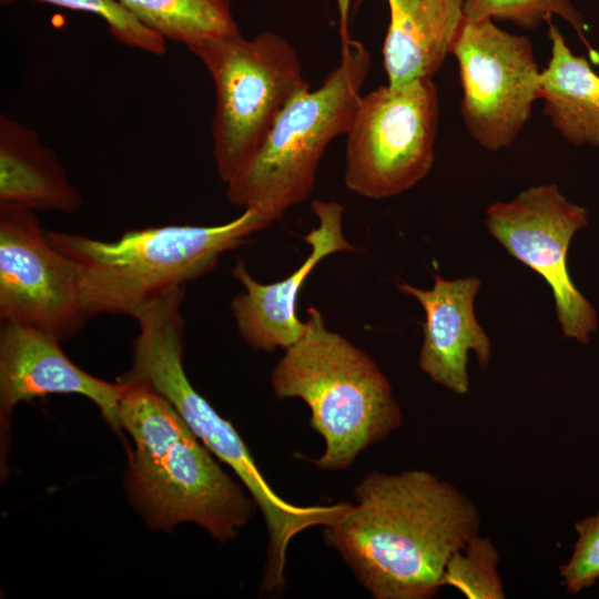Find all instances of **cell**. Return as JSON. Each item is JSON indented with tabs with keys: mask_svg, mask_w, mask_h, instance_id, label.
<instances>
[{
	"mask_svg": "<svg viewBox=\"0 0 599 599\" xmlns=\"http://www.w3.org/2000/svg\"><path fill=\"white\" fill-rule=\"evenodd\" d=\"M354 495L324 541L375 599L436 597L449 557L479 535L475 504L427 470L370 471Z\"/></svg>",
	"mask_w": 599,
	"mask_h": 599,
	"instance_id": "cell-1",
	"label": "cell"
},
{
	"mask_svg": "<svg viewBox=\"0 0 599 599\" xmlns=\"http://www.w3.org/2000/svg\"><path fill=\"white\" fill-rule=\"evenodd\" d=\"M122 430L132 439L125 487L153 529L193 522L214 539L235 538L258 508L246 488L216 463L175 408L149 384L119 379Z\"/></svg>",
	"mask_w": 599,
	"mask_h": 599,
	"instance_id": "cell-2",
	"label": "cell"
},
{
	"mask_svg": "<svg viewBox=\"0 0 599 599\" xmlns=\"http://www.w3.org/2000/svg\"><path fill=\"white\" fill-rule=\"evenodd\" d=\"M183 301L184 287H180L134 317L139 333L132 345L131 367L121 379L146 383L160 393L207 449L236 474L267 527L262 588L274 591L285 585L286 554L292 539L311 527L336 521L349 504L297 506L287 502L267 484L234 426L216 413L186 376Z\"/></svg>",
	"mask_w": 599,
	"mask_h": 599,
	"instance_id": "cell-3",
	"label": "cell"
},
{
	"mask_svg": "<svg viewBox=\"0 0 599 599\" xmlns=\"http://www.w3.org/2000/svg\"><path fill=\"white\" fill-rule=\"evenodd\" d=\"M271 222L252 210L219 225H163L128 230L112 241L48 231L74 264L89 317H135L187 282L210 273L224 253Z\"/></svg>",
	"mask_w": 599,
	"mask_h": 599,
	"instance_id": "cell-4",
	"label": "cell"
},
{
	"mask_svg": "<svg viewBox=\"0 0 599 599\" xmlns=\"http://www.w3.org/2000/svg\"><path fill=\"white\" fill-rule=\"evenodd\" d=\"M307 331L278 361L272 387L281 399L300 398L311 409V426L325 450L314 465L327 471L348 468L357 456L399 428L400 407L373 358L329 331L315 307Z\"/></svg>",
	"mask_w": 599,
	"mask_h": 599,
	"instance_id": "cell-5",
	"label": "cell"
},
{
	"mask_svg": "<svg viewBox=\"0 0 599 599\" xmlns=\"http://www.w3.org/2000/svg\"><path fill=\"white\" fill-rule=\"evenodd\" d=\"M369 69L363 43L352 39L341 48L338 65L317 89L284 106L253 156L225 184L229 202L272 223L306 201L326 148L349 128Z\"/></svg>",
	"mask_w": 599,
	"mask_h": 599,
	"instance_id": "cell-6",
	"label": "cell"
},
{
	"mask_svg": "<svg viewBox=\"0 0 599 599\" xmlns=\"http://www.w3.org/2000/svg\"><path fill=\"white\" fill-rule=\"evenodd\" d=\"M189 51L213 81V158L226 184L256 152L284 106L311 87L294 47L273 31L217 39Z\"/></svg>",
	"mask_w": 599,
	"mask_h": 599,
	"instance_id": "cell-7",
	"label": "cell"
},
{
	"mask_svg": "<svg viewBox=\"0 0 599 599\" xmlns=\"http://www.w3.org/2000/svg\"><path fill=\"white\" fill-rule=\"evenodd\" d=\"M438 114L433 78L362 94L345 134L347 189L382 200L420 182L434 164Z\"/></svg>",
	"mask_w": 599,
	"mask_h": 599,
	"instance_id": "cell-8",
	"label": "cell"
},
{
	"mask_svg": "<svg viewBox=\"0 0 599 599\" xmlns=\"http://www.w3.org/2000/svg\"><path fill=\"white\" fill-rule=\"evenodd\" d=\"M459 68L460 114L469 135L484 149L512 144L541 97V69L531 41L494 20L464 19L451 45Z\"/></svg>",
	"mask_w": 599,
	"mask_h": 599,
	"instance_id": "cell-9",
	"label": "cell"
},
{
	"mask_svg": "<svg viewBox=\"0 0 599 599\" xmlns=\"http://www.w3.org/2000/svg\"><path fill=\"white\" fill-rule=\"evenodd\" d=\"M485 224L509 255L550 286L564 335L587 344L598 328L597 312L568 270L569 245L573 235L588 225L587 210L568 201L557 184H540L508 202L489 205Z\"/></svg>",
	"mask_w": 599,
	"mask_h": 599,
	"instance_id": "cell-10",
	"label": "cell"
},
{
	"mask_svg": "<svg viewBox=\"0 0 599 599\" xmlns=\"http://www.w3.org/2000/svg\"><path fill=\"white\" fill-rule=\"evenodd\" d=\"M73 262L33 211L0 205V319L41 329L60 342L89 319Z\"/></svg>",
	"mask_w": 599,
	"mask_h": 599,
	"instance_id": "cell-11",
	"label": "cell"
},
{
	"mask_svg": "<svg viewBox=\"0 0 599 599\" xmlns=\"http://www.w3.org/2000/svg\"><path fill=\"white\" fill-rule=\"evenodd\" d=\"M311 209L318 220V225L304 236L311 252L291 275L262 284L250 274L243 261L232 267L231 273L243 292L232 300L231 309L241 337L254 349H286L298 342L307 331V323L296 314L305 280L325 257L356 250L343 234L344 207L338 202L314 200Z\"/></svg>",
	"mask_w": 599,
	"mask_h": 599,
	"instance_id": "cell-12",
	"label": "cell"
},
{
	"mask_svg": "<svg viewBox=\"0 0 599 599\" xmlns=\"http://www.w3.org/2000/svg\"><path fill=\"white\" fill-rule=\"evenodd\" d=\"M125 385L97 378L64 354L60 341L41 329L1 323L0 422L6 439L13 408L21 402L50 394H79L93 402L119 434V407ZM1 439V440H2Z\"/></svg>",
	"mask_w": 599,
	"mask_h": 599,
	"instance_id": "cell-13",
	"label": "cell"
},
{
	"mask_svg": "<svg viewBox=\"0 0 599 599\" xmlns=\"http://www.w3.org/2000/svg\"><path fill=\"white\" fill-rule=\"evenodd\" d=\"M399 292L416 298L425 312L424 339L418 365L430 379L463 395L469 390L467 372L468 354L473 351L480 368L489 366L491 344L478 323L474 302L480 288V280H446L434 275L429 290L407 283L397 284Z\"/></svg>",
	"mask_w": 599,
	"mask_h": 599,
	"instance_id": "cell-14",
	"label": "cell"
},
{
	"mask_svg": "<svg viewBox=\"0 0 599 599\" xmlns=\"http://www.w3.org/2000/svg\"><path fill=\"white\" fill-rule=\"evenodd\" d=\"M389 22L383 43L387 84L433 78L449 54L465 19L464 0H386Z\"/></svg>",
	"mask_w": 599,
	"mask_h": 599,
	"instance_id": "cell-15",
	"label": "cell"
},
{
	"mask_svg": "<svg viewBox=\"0 0 599 599\" xmlns=\"http://www.w3.org/2000/svg\"><path fill=\"white\" fill-rule=\"evenodd\" d=\"M82 204L81 192L38 132L1 113L0 205L71 214Z\"/></svg>",
	"mask_w": 599,
	"mask_h": 599,
	"instance_id": "cell-16",
	"label": "cell"
},
{
	"mask_svg": "<svg viewBox=\"0 0 599 599\" xmlns=\"http://www.w3.org/2000/svg\"><path fill=\"white\" fill-rule=\"evenodd\" d=\"M550 59L540 77L544 113L576 146H599V74L575 55L552 22L548 24Z\"/></svg>",
	"mask_w": 599,
	"mask_h": 599,
	"instance_id": "cell-17",
	"label": "cell"
},
{
	"mask_svg": "<svg viewBox=\"0 0 599 599\" xmlns=\"http://www.w3.org/2000/svg\"><path fill=\"white\" fill-rule=\"evenodd\" d=\"M165 41L187 50L241 34L233 17L234 0H115Z\"/></svg>",
	"mask_w": 599,
	"mask_h": 599,
	"instance_id": "cell-18",
	"label": "cell"
},
{
	"mask_svg": "<svg viewBox=\"0 0 599 599\" xmlns=\"http://www.w3.org/2000/svg\"><path fill=\"white\" fill-rule=\"evenodd\" d=\"M465 18L469 20L508 21L526 30L552 22L554 17L565 20L586 45L590 58L599 62V53L587 40V23L570 0H464Z\"/></svg>",
	"mask_w": 599,
	"mask_h": 599,
	"instance_id": "cell-19",
	"label": "cell"
},
{
	"mask_svg": "<svg viewBox=\"0 0 599 599\" xmlns=\"http://www.w3.org/2000/svg\"><path fill=\"white\" fill-rule=\"evenodd\" d=\"M498 562L499 552L491 540L477 535L449 557L443 573V587H454L468 599H504L506 595Z\"/></svg>",
	"mask_w": 599,
	"mask_h": 599,
	"instance_id": "cell-20",
	"label": "cell"
},
{
	"mask_svg": "<svg viewBox=\"0 0 599 599\" xmlns=\"http://www.w3.org/2000/svg\"><path fill=\"white\" fill-rule=\"evenodd\" d=\"M10 4L18 0H0ZM55 7L90 13L99 17L106 24L108 31L119 43L143 52L163 55L166 41L143 26L115 0H32Z\"/></svg>",
	"mask_w": 599,
	"mask_h": 599,
	"instance_id": "cell-21",
	"label": "cell"
},
{
	"mask_svg": "<svg viewBox=\"0 0 599 599\" xmlns=\"http://www.w3.org/2000/svg\"><path fill=\"white\" fill-rule=\"evenodd\" d=\"M578 539L569 561L559 568L561 583L572 595L599 579V514L575 525Z\"/></svg>",
	"mask_w": 599,
	"mask_h": 599,
	"instance_id": "cell-22",
	"label": "cell"
},
{
	"mask_svg": "<svg viewBox=\"0 0 599 599\" xmlns=\"http://www.w3.org/2000/svg\"><path fill=\"white\" fill-rule=\"evenodd\" d=\"M353 0H336L338 11V26L341 48L345 47L352 40L349 34V19Z\"/></svg>",
	"mask_w": 599,
	"mask_h": 599,
	"instance_id": "cell-23",
	"label": "cell"
}]
</instances>
